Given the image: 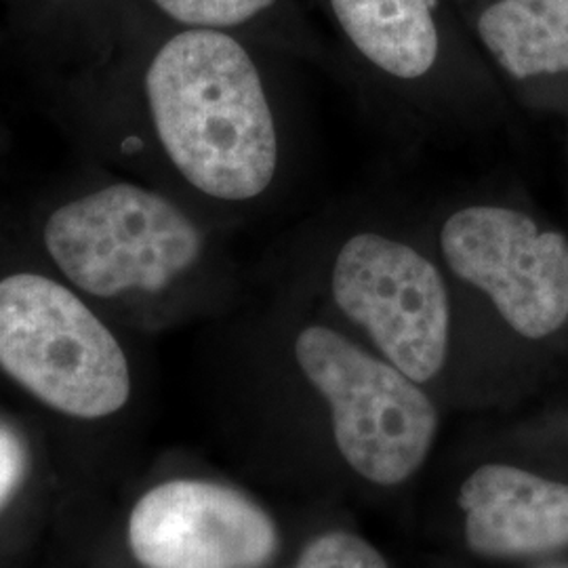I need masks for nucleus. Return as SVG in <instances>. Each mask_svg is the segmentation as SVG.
<instances>
[{
	"mask_svg": "<svg viewBox=\"0 0 568 568\" xmlns=\"http://www.w3.org/2000/svg\"><path fill=\"white\" fill-rule=\"evenodd\" d=\"M145 98L164 154L211 199L243 203L276 175L278 135L262 74L224 30L185 28L145 72Z\"/></svg>",
	"mask_w": 568,
	"mask_h": 568,
	"instance_id": "f257e3e1",
	"label": "nucleus"
},
{
	"mask_svg": "<svg viewBox=\"0 0 568 568\" xmlns=\"http://www.w3.org/2000/svg\"><path fill=\"white\" fill-rule=\"evenodd\" d=\"M0 368L77 419L114 415L131 396L129 361L112 331L65 284L32 272L0 281Z\"/></svg>",
	"mask_w": 568,
	"mask_h": 568,
	"instance_id": "f03ea898",
	"label": "nucleus"
},
{
	"mask_svg": "<svg viewBox=\"0 0 568 568\" xmlns=\"http://www.w3.org/2000/svg\"><path fill=\"white\" fill-rule=\"evenodd\" d=\"M42 239L61 274L102 300L163 291L204 248L203 232L180 206L135 183H112L63 204Z\"/></svg>",
	"mask_w": 568,
	"mask_h": 568,
	"instance_id": "7ed1b4c3",
	"label": "nucleus"
},
{
	"mask_svg": "<svg viewBox=\"0 0 568 568\" xmlns=\"http://www.w3.org/2000/svg\"><path fill=\"white\" fill-rule=\"evenodd\" d=\"M295 356L333 415L345 462L375 485H398L426 462L438 429L436 406L398 366L379 361L342 333L307 326Z\"/></svg>",
	"mask_w": 568,
	"mask_h": 568,
	"instance_id": "20e7f679",
	"label": "nucleus"
},
{
	"mask_svg": "<svg viewBox=\"0 0 568 568\" xmlns=\"http://www.w3.org/2000/svg\"><path fill=\"white\" fill-rule=\"evenodd\" d=\"M331 291L345 316L413 382H429L443 368L450 326L447 286L417 248L375 232L354 234L337 253Z\"/></svg>",
	"mask_w": 568,
	"mask_h": 568,
	"instance_id": "39448f33",
	"label": "nucleus"
},
{
	"mask_svg": "<svg viewBox=\"0 0 568 568\" xmlns=\"http://www.w3.org/2000/svg\"><path fill=\"white\" fill-rule=\"evenodd\" d=\"M440 248L453 274L487 293L528 339L548 337L568 318V241L541 232L520 211L478 204L448 217Z\"/></svg>",
	"mask_w": 568,
	"mask_h": 568,
	"instance_id": "423d86ee",
	"label": "nucleus"
},
{
	"mask_svg": "<svg viewBox=\"0 0 568 568\" xmlns=\"http://www.w3.org/2000/svg\"><path fill=\"white\" fill-rule=\"evenodd\" d=\"M129 546L143 568H262L274 556L276 530L232 488L173 480L138 501Z\"/></svg>",
	"mask_w": 568,
	"mask_h": 568,
	"instance_id": "0eeeda50",
	"label": "nucleus"
},
{
	"mask_svg": "<svg viewBox=\"0 0 568 568\" xmlns=\"http://www.w3.org/2000/svg\"><path fill=\"white\" fill-rule=\"evenodd\" d=\"M467 546L530 556L568 546V487L514 466L478 467L459 490Z\"/></svg>",
	"mask_w": 568,
	"mask_h": 568,
	"instance_id": "6e6552de",
	"label": "nucleus"
},
{
	"mask_svg": "<svg viewBox=\"0 0 568 568\" xmlns=\"http://www.w3.org/2000/svg\"><path fill=\"white\" fill-rule=\"evenodd\" d=\"M345 37L396 79L426 77L438 58V30L427 0H331Z\"/></svg>",
	"mask_w": 568,
	"mask_h": 568,
	"instance_id": "1a4fd4ad",
	"label": "nucleus"
},
{
	"mask_svg": "<svg viewBox=\"0 0 568 568\" xmlns=\"http://www.w3.org/2000/svg\"><path fill=\"white\" fill-rule=\"evenodd\" d=\"M478 37L516 79L568 70V0H497L478 20Z\"/></svg>",
	"mask_w": 568,
	"mask_h": 568,
	"instance_id": "9d476101",
	"label": "nucleus"
},
{
	"mask_svg": "<svg viewBox=\"0 0 568 568\" xmlns=\"http://www.w3.org/2000/svg\"><path fill=\"white\" fill-rule=\"evenodd\" d=\"M164 16L187 28L225 30L257 18L274 0H152Z\"/></svg>",
	"mask_w": 568,
	"mask_h": 568,
	"instance_id": "9b49d317",
	"label": "nucleus"
},
{
	"mask_svg": "<svg viewBox=\"0 0 568 568\" xmlns=\"http://www.w3.org/2000/svg\"><path fill=\"white\" fill-rule=\"evenodd\" d=\"M295 568H387V565L365 539L349 532H328L304 549Z\"/></svg>",
	"mask_w": 568,
	"mask_h": 568,
	"instance_id": "f8f14e48",
	"label": "nucleus"
},
{
	"mask_svg": "<svg viewBox=\"0 0 568 568\" xmlns=\"http://www.w3.org/2000/svg\"><path fill=\"white\" fill-rule=\"evenodd\" d=\"M26 466L23 447L18 436L4 427H0V509L13 497L20 485L21 474Z\"/></svg>",
	"mask_w": 568,
	"mask_h": 568,
	"instance_id": "ddd939ff",
	"label": "nucleus"
}]
</instances>
